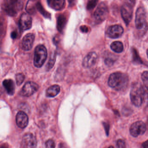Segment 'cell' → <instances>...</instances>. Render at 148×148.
<instances>
[{"instance_id":"37","label":"cell","mask_w":148,"mask_h":148,"mask_svg":"<svg viewBox=\"0 0 148 148\" xmlns=\"http://www.w3.org/2000/svg\"><path fill=\"white\" fill-rule=\"evenodd\" d=\"M51 1H52V0H48V2L49 3H50Z\"/></svg>"},{"instance_id":"34","label":"cell","mask_w":148,"mask_h":148,"mask_svg":"<svg viewBox=\"0 0 148 148\" xmlns=\"http://www.w3.org/2000/svg\"><path fill=\"white\" fill-rule=\"evenodd\" d=\"M11 37L12 39H14L17 37V33L16 32L14 31L11 34Z\"/></svg>"},{"instance_id":"19","label":"cell","mask_w":148,"mask_h":148,"mask_svg":"<svg viewBox=\"0 0 148 148\" xmlns=\"http://www.w3.org/2000/svg\"><path fill=\"white\" fill-rule=\"evenodd\" d=\"M36 0H29L26 7V11L29 14H34L36 13Z\"/></svg>"},{"instance_id":"30","label":"cell","mask_w":148,"mask_h":148,"mask_svg":"<svg viewBox=\"0 0 148 148\" xmlns=\"http://www.w3.org/2000/svg\"><path fill=\"white\" fill-rule=\"evenodd\" d=\"M117 148H126L125 142L122 140H118L116 142Z\"/></svg>"},{"instance_id":"8","label":"cell","mask_w":148,"mask_h":148,"mask_svg":"<svg viewBox=\"0 0 148 148\" xmlns=\"http://www.w3.org/2000/svg\"><path fill=\"white\" fill-rule=\"evenodd\" d=\"M39 88V85L36 83L33 82H27L21 90V95L23 96L28 97L36 93Z\"/></svg>"},{"instance_id":"12","label":"cell","mask_w":148,"mask_h":148,"mask_svg":"<svg viewBox=\"0 0 148 148\" xmlns=\"http://www.w3.org/2000/svg\"><path fill=\"white\" fill-rule=\"evenodd\" d=\"M35 36L33 34H27L23 38L21 42L22 49L24 51H29L33 47L34 41Z\"/></svg>"},{"instance_id":"7","label":"cell","mask_w":148,"mask_h":148,"mask_svg":"<svg viewBox=\"0 0 148 148\" xmlns=\"http://www.w3.org/2000/svg\"><path fill=\"white\" fill-rule=\"evenodd\" d=\"M147 130V126L143 122L139 121L134 123L132 124L130 132L131 136L134 137H137L140 135H142Z\"/></svg>"},{"instance_id":"24","label":"cell","mask_w":148,"mask_h":148,"mask_svg":"<svg viewBox=\"0 0 148 148\" xmlns=\"http://www.w3.org/2000/svg\"><path fill=\"white\" fill-rule=\"evenodd\" d=\"M56 53H55L53 54L52 55L48 62L47 65L46 66L47 67V70H50L53 68V67L54 65L55 62H56Z\"/></svg>"},{"instance_id":"6","label":"cell","mask_w":148,"mask_h":148,"mask_svg":"<svg viewBox=\"0 0 148 148\" xmlns=\"http://www.w3.org/2000/svg\"><path fill=\"white\" fill-rule=\"evenodd\" d=\"M108 14V7L105 3H101L94 13V18L97 23H101L107 18Z\"/></svg>"},{"instance_id":"9","label":"cell","mask_w":148,"mask_h":148,"mask_svg":"<svg viewBox=\"0 0 148 148\" xmlns=\"http://www.w3.org/2000/svg\"><path fill=\"white\" fill-rule=\"evenodd\" d=\"M36 145L37 140L33 134L28 133L23 136L21 143V148H35Z\"/></svg>"},{"instance_id":"17","label":"cell","mask_w":148,"mask_h":148,"mask_svg":"<svg viewBox=\"0 0 148 148\" xmlns=\"http://www.w3.org/2000/svg\"><path fill=\"white\" fill-rule=\"evenodd\" d=\"M60 91V88L58 85L50 86L46 91V96L49 97H53L59 94Z\"/></svg>"},{"instance_id":"3","label":"cell","mask_w":148,"mask_h":148,"mask_svg":"<svg viewBox=\"0 0 148 148\" xmlns=\"http://www.w3.org/2000/svg\"><path fill=\"white\" fill-rule=\"evenodd\" d=\"M146 13L144 8L140 7L136 10V27L138 30L139 35L143 36L148 30Z\"/></svg>"},{"instance_id":"14","label":"cell","mask_w":148,"mask_h":148,"mask_svg":"<svg viewBox=\"0 0 148 148\" xmlns=\"http://www.w3.org/2000/svg\"><path fill=\"white\" fill-rule=\"evenodd\" d=\"M16 125L21 129H24L27 126L29 122L28 116L23 111H19L16 118Z\"/></svg>"},{"instance_id":"16","label":"cell","mask_w":148,"mask_h":148,"mask_svg":"<svg viewBox=\"0 0 148 148\" xmlns=\"http://www.w3.org/2000/svg\"><path fill=\"white\" fill-rule=\"evenodd\" d=\"M3 85L10 95H13L15 93V86L12 79H5L3 82Z\"/></svg>"},{"instance_id":"20","label":"cell","mask_w":148,"mask_h":148,"mask_svg":"<svg viewBox=\"0 0 148 148\" xmlns=\"http://www.w3.org/2000/svg\"><path fill=\"white\" fill-rule=\"evenodd\" d=\"M110 48L116 53H121L123 50V45L121 42L115 41L110 45Z\"/></svg>"},{"instance_id":"10","label":"cell","mask_w":148,"mask_h":148,"mask_svg":"<svg viewBox=\"0 0 148 148\" xmlns=\"http://www.w3.org/2000/svg\"><path fill=\"white\" fill-rule=\"evenodd\" d=\"M19 26L21 31L30 29L32 26V19L28 14L23 13L21 16L19 22Z\"/></svg>"},{"instance_id":"13","label":"cell","mask_w":148,"mask_h":148,"mask_svg":"<svg viewBox=\"0 0 148 148\" xmlns=\"http://www.w3.org/2000/svg\"><path fill=\"white\" fill-rule=\"evenodd\" d=\"M132 7L125 4L121 9L122 17L126 25H128L132 20L133 16Z\"/></svg>"},{"instance_id":"22","label":"cell","mask_w":148,"mask_h":148,"mask_svg":"<svg viewBox=\"0 0 148 148\" xmlns=\"http://www.w3.org/2000/svg\"><path fill=\"white\" fill-rule=\"evenodd\" d=\"M116 60V56L112 54L111 53H110L108 54V55L106 56L104 60V62L107 66H110L114 64Z\"/></svg>"},{"instance_id":"36","label":"cell","mask_w":148,"mask_h":148,"mask_svg":"<svg viewBox=\"0 0 148 148\" xmlns=\"http://www.w3.org/2000/svg\"><path fill=\"white\" fill-rule=\"evenodd\" d=\"M59 148H65V146H64V144H62V143H61V144H60V146H59Z\"/></svg>"},{"instance_id":"4","label":"cell","mask_w":148,"mask_h":148,"mask_svg":"<svg viewBox=\"0 0 148 148\" xmlns=\"http://www.w3.org/2000/svg\"><path fill=\"white\" fill-rule=\"evenodd\" d=\"M47 56V49L43 45H38L36 48L34 57V65L37 68H41L45 63Z\"/></svg>"},{"instance_id":"31","label":"cell","mask_w":148,"mask_h":148,"mask_svg":"<svg viewBox=\"0 0 148 148\" xmlns=\"http://www.w3.org/2000/svg\"><path fill=\"white\" fill-rule=\"evenodd\" d=\"M125 4L133 8L136 3V0H123Z\"/></svg>"},{"instance_id":"29","label":"cell","mask_w":148,"mask_h":148,"mask_svg":"<svg viewBox=\"0 0 148 148\" xmlns=\"http://www.w3.org/2000/svg\"><path fill=\"white\" fill-rule=\"evenodd\" d=\"M46 148H55V143L52 140H49L46 143Z\"/></svg>"},{"instance_id":"26","label":"cell","mask_w":148,"mask_h":148,"mask_svg":"<svg viewBox=\"0 0 148 148\" xmlns=\"http://www.w3.org/2000/svg\"><path fill=\"white\" fill-rule=\"evenodd\" d=\"M142 79L147 89L148 90V72L145 71L142 74Z\"/></svg>"},{"instance_id":"27","label":"cell","mask_w":148,"mask_h":148,"mask_svg":"<svg viewBox=\"0 0 148 148\" xmlns=\"http://www.w3.org/2000/svg\"><path fill=\"white\" fill-rule=\"evenodd\" d=\"M98 2V0H89L87 4V9L91 10L96 6Z\"/></svg>"},{"instance_id":"32","label":"cell","mask_w":148,"mask_h":148,"mask_svg":"<svg viewBox=\"0 0 148 148\" xmlns=\"http://www.w3.org/2000/svg\"><path fill=\"white\" fill-rule=\"evenodd\" d=\"M80 29L81 31L83 33H86L88 32V28L87 26H84V25L81 26Z\"/></svg>"},{"instance_id":"23","label":"cell","mask_w":148,"mask_h":148,"mask_svg":"<svg viewBox=\"0 0 148 148\" xmlns=\"http://www.w3.org/2000/svg\"><path fill=\"white\" fill-rule=\"evenodd\" d=\"M36 9L41 13V14L44 17L47 18H50V14L46 11L44 9V8L42 7V4H41L40 2H37L36 3Z\"/></svg>"},{"instance_id":"18","label":"cell","mask_w":148,"mask_h":148,"mask_svg":"<svg viewBox=\"0 0 148 148\" xmlns=\"http://www.w3.org/2000/svg\"><path fill=\"white\" fill-rule=\"evenodd\" d=\"M66 23V18L63 15L61 14L57 18V27L59 32L62 33L63 31Z\"/></svg>"},{"instance_id":"5","label":"cell","mask_w":148,"mask_h":148,"mask_svg":"<svg viewBox=\"0 0 148 148\" xmlns=\"http://www.w3.org/2000/svg\"><path fill=\"white\" fill-rule=\"evenodd\" d=\"M24 0H9L5 3L4 9L6 13L11 16H14L22 9Z\"/></svg>"},{"instance_id":"40","label":"cell","mask_w":148,"mask_h":148,"mask_svg":"<svg viewBox=\"0 0 148 148\" xmlns=\"http://www.w3.org/2000/svg\"></svg>"},{"instance_id":"28","label":"cell","mask_w":148,"mask_h":148,"mask_svg":"<svg viewBox=\"0 0 148 148\" xmlns=\"http://www.w3.org/2000/svg\"><path fill=\"white\" fill-rule=\"evenodd\" d=\"M5 32L4 21L1 17H0V39L3 36Z\"/></svg>"},{"instance_id":"33","label":"cell","mask_w":148,"mask_h":148,"mask_svg":"<svg viewBox=\"0 0 148 148\" xmlns=\"http://www.w3.org/2000/svg\"><path fill=\"white\" fill-rule=\"evenodd\" d=\"M141 147L142 148H148V140L143 143Z\"/></svg>"},{"instance_id":"2","label":"cell","mask_w":148,"mask_h":148,"mask_svg":"<svg viewBox=\"0 0 148 148\" xmlns=\"http://www.w3.org/2000/svg\"><path fill=\"white\" fill-rule=\"evenodd\" d=\"M147 93L144 87L139 83L133 84L130 91V97L133 104L137 107L142 105L145 101Z\"/></svg>"},{"instance_id":"39","label":"cell","mask_w":148,"mask_h":148,"mask_svg":"<svg viewBox=\"0 0 148 148\" xmlns=\"http://www.w3.org/2000/svg\"><path fill=\"white\" fill-rule=\"evenodd\" d=\"M147 56L148 57V49L147 50Z\"/></svg>"},{"instance_id":"11","label":"cell","mask_w":148,"mask_h":148,"mask_svg":"<svg viewBox=\"0 0 148 148\" xmlns=\"http://www.w3.org/2000/svg\"><path fill=\"white\" fill-rule=\"evenodd\" d=\"M123 28L118 25L110 26L108 28L107 31V35L112 39H116L121 37L123 33Z\"/></svg>"},{"instance_id":"21","label":"cell","mask_w":148,"mask_h":148,"mask_svg":"<svg viewBox=\"0 0 148 148\" xmlns=\"http://www.w3.org/2000/svg\"><path fill=\"white\" fill-rule=\"evenodd\" d=\"M66 0H53V8L56 10H61L65 6Z\"/></svg>"},{"instance_id":"35","label":"cell","mask_w":148,"mask_h":148,"mask_svg":"<svg viewBox=\"0 0 148 148\" xmlns=\"http://www.w3.org/2000/svg\"><path fill=\"white\" fill-rule=\"evenodd\" d=\"M0 148H9L7 144H3L0 146Z\"/></svg>"},{"instance_id":"15","label":"cell","mask_w":148,"mask_h":148,"mask_svg":"<svg viewBox=\"0 0 148 148\" xmlns=\"http://www.w3.org/2000/svg\"><path fill=\"white\" fill-rule=\"evenodd\" d=\"M97 56L95 52H90L84 57L82 62L83 66L89 68L94 66L96 62Z\"/></svg>"},{"instance_id":"38","label":"cell","mask_w":148,"mask_h":148,"mask_svg":"<svg viewBox=\"0 0 148 148\" xmlns=\"http://www.w3.org/2000/svg\"><path fill=\"white\" fill-rule=\"evenodd\" d=\"M108 148H114V147H112V146H110V147H109Z\"/></svg>"},{"instance_id":"25","label":"cell","mask_w":148,"mask_h":148,"mask_svg":"<svg viewBox=\"0 0 148 148\" xmlns=\"http://www.w3.org/2000/svg\"><path fill=\"white\" fill-rule=\"evenodd\" d=\"M25 79V76L22 73L17 74L16 76V84L19 86L23 82Z\"/></svg>"},{"instance_id":"1","label":"cell","mask_w":148,"mask_h":148,"mask_svg":"<svg viewBox=\"0 0 148 148\" xmlns=\"http://www.w3.org/2000/svg\"><path fill=\"white\" fill-rule=\"evenodd\" d=\"M108 84L116 90H124L128 85L129 78L126 74L120 72L113 73L109 77Z\"/></svg>"}]
</instances>
